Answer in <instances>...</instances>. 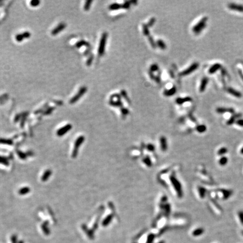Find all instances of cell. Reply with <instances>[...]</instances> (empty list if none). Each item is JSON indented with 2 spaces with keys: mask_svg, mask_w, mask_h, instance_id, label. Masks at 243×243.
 <instances>
[{
  "mask_svg": "<svg viewBox=\"0 0 243 243\" xmlns=\"http://www.w3.org/2000/svg\"><path fill=\"white\" fill-rule=\"evenodd\" d=\"M177 89L176 87L173 86L171 87V88H169L168 89H165L163 92V94L165 96L167 97H170L172 96H173L176 93Z\"/></svg>",
  "mask_w": 243,
  "mask_h": 243,
  "instance_id": "11",
  "label": "cell"
},
{
  "mask_svg": "<svg viewBox=\"0 0 243 243\" xmlns=\"http://www.w3.org/2000/svg\"><path fill=\"white\" fill-rule=\"evenodd\" d=\"M155 21H156V19L155 18H151L150 19L149 21H148V23L147 25L149 27H151V26H153L154 25Z\"/></svg>",
  "mask_w": 243,
  "mask_h": 243,
  "instance_id": "34",
  "label": "cell"
},
{
  "mask_svg": "<svg viewBox=\"0 0 243 243\" xmlns=\"http://www.w3.org/2000/svg\"><path fill=\"white\" fill-rule=\"evenodd\" d=\"M241 63H242V65H243V62H241Z\"/></svg>",
  "mask_w": 243,
  "mask_h": 243,
  "instance_id": "46",
  "label": "cell"
},
{
  "mask_svg": "<svg viewBox=\"0 0 243 243\" xmlns=\"http://www.w3.org/2000/svg\"><path fill=\"white\" fill-rule=\"evenodd\" d=\"M193 99L190 97H185V98H177L176 100V103L178 105H182L185 103L191 102Z\"/></svg>",
  "mask_w": 243,
  "mask_h": 243,
  "instance_id": "9",
  "label": "cell"
},
{
  "mask_svg": "<svg viewBox=\"0 0 243 243\" xmlns=\"http://www.w3.org/2000/svg\"><path fill=\"white\" fill-rule=\"evenodd\" d=\"M240 153H241V154H243V147H242V149L240 150Z\"/></svg>",
  "mask_w": 243,
  "mask_h": 243,
  "instance_id": "43",
  "label": "cell"
},
{
  "mask_svg": "<svg viewBox=\"0 0 243 243\" xmlns=\"http://www.w3.org/2000/svg\"><path fill=\"white\" fill-rule=\"evenodd\" d=\"M196 131H197L198 132H199V133H203V132H204L205 131H206V126H205V125H201L198 126L197 127H196Z\"/></svg>",
  "mask_w": 243,
  "mask_h": 243,
  "instance_id": "24",
  "label": "cell"
},
{
  "mask_svg": "<svg viewBox=\"0 0 243 243\" xmlns=\"http://www.w3.org/2000/svg\"><path fill=\"white\" fill-rule=\"evenodd\" d=\"M148 40H149V42L150 43V44L151 45V47L153 48H155L157 47V43L155 41H154V39L153 38V37H152V36H150L148 37Z\"/></svg>",
  "mask_w": 243,
  "mask_h": 243,
  "instance_id": "23",
  "label": "cell"
},
{
  "mask_svg": "<svg viewBox=\"0 0 243 243\" xmlns=\"http://www.w3.org/2000/svg\"><path fill=\"white\" fill-rule=\"evenodd\" d=\"M65 26V24L64 23H60L59 25H58L54 29H53L52 31V35H56L58 33H59L61 31H62L63 30H64Z\"/></svg>",
  "mask_w": 243,
  "mask_h": 243,
  "instance_id": "17",
  "label": "cell"
},
{
  "mask_svg": "<svg viewBox=\"0 0 243 243\" xmlns=\"http://www.w3.org/2000/svg\"><path fill=\"white\" fill-rule=\"evenodd\" d=\"M221 68H222V65L219 64V63H216V64H213L212 66L209 69V73L210 74H213Z\"/></svg>",
  "mask_w": 243,
  "mask_h": 243,
  "instance_id": "15",
  "label": "cell"
},
{
  "mask_svg": "<svg viewBox=\"0 0 243 243\" xmlns=\"http://www.w3.org/2000/svg\"><path fill=\"white\" fill-rule=\"evenodd\" d=\"M238 216H239L240 222L243 226V210H240L238 212Z\"/></svg>",
  "mask_w": 243,
  "mask_h": 243,
  "instance_id": "37",
  "label": "cell"
},
{
  "mask_svg": "<svg viewBox=\"0 0 243 243\" xmlns=\"http://www.w3.org/2000/svg\"><path fill=\"white\" fill-rule=\"evenodd\" d=\"M30 191L29 188H24L21 189L20 190H19V193L20 195H24V194H26V193H28L29 191Z\"/></svg>",
  "mask_w": 243,
  "mask_h": 243,
  "instance_id": "33",
  "label": "cell"
},
{
  "mask_svg": "<svg viewBox=\"0 0 243 243\" xmlns=\"http://www.w3.org/2000/svg\"><path fill=\"white\" fill-rule=\"evenodd\" d=\"M226 91H227V92H228V93L231 94L232 96L236 97V98H240L242 96V94L241 92L240 91L236 90V89L231 88V87H228V88H227Z\"/></svg>",
  "mask_w": 243,
  "mask_h": 243,
  "instance_id": "16",
  "label": "cell"
},
{
  "mask_svg": "<svg viewBox=\"0 0 243 243\" xmlns=\"http://www.w3.org/2000/svg\"><path fill=\"white\" fill-rule=\"evenodd\" d=\"M131 6V1H126L124 2L123 4H122V8L124 9H128Z\"/></svg>",
  "mask_w": 243,
  "mask_h": 243,
  "instance_id": "32",
  "label": "cell"
},
{
  "mask_svg": "<svg viewBox=\"0 0 243 243\" xmlns=\"http://www.w3.org/2000/svg\"><path fill=\"white\" fill-rule=\"evenodd\" d=\"M228 162V159L227 157H222V158H221L219 160V164L221 166H225L226 164Z\"/></svg>",
  "mask_w": 243,
  "mask_h": 243,
  "instance_id": "26",
  "label": "cell"
},
{
  "mask_svg": "<svg viewBox=\"0 0 243 243\" xmlns=\"http://www.w3.org/2000/svg\"><path fill=\"white\" fill-rule=\"evenodd\" d=\"M216 111L218 114H224L225 113H230L231 114H235V110L232 108H222L219 107L216 109Z\"/></svg>",
  "mask_w": 243,
  "mask_h": 243,
  "instance_id": "6",
  "label": "cell"
},
{
  "mask_svg": "<svg viewBox=\"0 0 243 243\" xmlns=\"http://www.w3.org/2000/svg\"><path fill=\"white\" fill-rule=\"evenodd\" d=\"M72 128V126L70 125H67L65 126H64V127H62V128H60L59 130H58L57 132V135L59 136H63L65 133H66L67 132L71 129Z\"/></svg>",
  "mask_w": 243,
  "mask_h": 243,
  "instance_id": "13",
  "label": "cell"
},
{
  "mask_svg": "<svg viewBox=\"0 0 243 243\" xmlns=\"http://www.w3.org/2000/svg\"><path fill=\"white\" fill-rule=\"evenodd\" d=\"M84 137L81 136L78 138L77 140L76 141V143H75V146H74V149L73 151V157H76V155H77V152L78 150V147H79V146L81 145L83 141H84Z\"/></svg>",
  "mask_w": 243,
  "mask_h": 243,
  "instance_id": "5",
  "label": "cell"
},
{
  "mask_svg": "<svg viewBox=\"0 0 243 243\" xmlns=\"http://www.w3.org/2000/svg\"><path fill=\"white\" fill-rule=\"evenodd\" d=\"M149 76H150V78H151V79H153V80H155V77H156V76H155V75L154 74V73H153L149 72Z\"/></svg>",
  "mask_w": 243,
  "mask_h": 243,
  "instance_id": "40",
  "label": "cell"
},
{
  "mask_svg": "<svg viewBox=\"0 0 243 243\" xmlns=\"http://www.w3.org/2000/svg\"><path fill=\"white\" fill-rule=\"evenodd\" d=\"M92 3V1H90V0H89V1H87L86 2V3H85V5L84 6V10L85 11L89 10V9L91 8V5Z\"/></svg>",
  "mask_w": 243,
  "mask_h": 243,
  "instance_id": "28",
  "label": "cell"
},
{
  "mask_svg": "<svg viewBox=\"0 0 243 243\" xmlns=\"http://www.w3.org/2000/svg\"><path fill=\"white\" fill-rule=\"evenodd\" d=\"M236 118L235 117V116L234 115H232L231 116V118L228 119L227 122V125H232V124H234L235 122H236Z\"/></svg>",
  "mask_w": 243,
  "mask_h": 243,
  "instance_id": "30",
  "label": "cell"
},
{
  "mask_svg": "<svg viewBox=\"0 0 243 243\" xmlns=\"http://www.w3.org/2000/svg\"><path fill=\"white\" fill-rule=\"evenodd\" d=\"M109 9L111 11L118 10L122 9V4L118 3H113L109 6Z\"/></svg>",
  "mask_w": 243,
  "mask_h": 243,
  "instance_id": "18",
  "label": "cell"
},
{
  "mask_svg": "<svg viewBox=\"0 0 243 243\" xmlns=\"http://www.w3.org/2000/svg\"><path fill=\"white\" fill-rule=\"evenodd\" d=\"M157 243H164V242L163 241H159V242H157Z\"/></svg>",
  "mask_w": 243,
  "mask_h": 243,
  "instance_id": "44",
  "label": "cell"
},
{
  "mask_svg": "<svg viewBox=\"0 0 243 243\" xmlns=\"http://www.w3.org/2000/svg\"><path fill=\"white\" fill-rule=\"evenodd\" d=\"M208 81L209 79L207 77H204L202 79H201L200 87H199V91H200V92H203L205 91L206 85L208 83Z\"/></svg>",
  "mask_w": 243,
  "mask_h": 243,
  "instance_id": "10",
  "label": "cell"
},
{
  "mask_svg": "<svg viewBox=\"0 0 243 243\" xmlns=\"http://www.w3.org/2000/svg\"><path fill=\"white\" fill-rule=\"evenodd\" d=\"M227 151L228 150L226 147H221V149H220V150L218 151V154L219 155H223L225 154H226Z\"/></svg>",
  "mask_w": 243,
  "mask_h": 243,
  "instance_id": "31",
  "label": "cell"
},
{
  "mask_svg": "<svg viewBox=\"0 0 243 243\" xmlns=\"http://www.w3.org/2000/svg\"><path fill=\"white\" fill-rule=\"evenodd\" d=\"M40 4V1H37V0H34V1H32L31 2V5L33 7H36L38 6Z\"/></svg>",
  "mask_w": 243,
  "mask_h": 243,
  "instance_id": "38",
  "label": "cell"
},
{
  "mask_svg": "<svg viewBox=\"0 0 243 243\" xmlns=\"http://www.w3.org/2000/svg\"><path fill=\"white\" fill-rule=\"evenodd\" d=\"M121 95L118 94H114L110 96V100H120Z\"/></svg>",
  "mask_w": 243,
  "mask_h": 243,
  "instance_id": "35",
  "label": "cell"
},
{
  "mask_svg": "<svg viewBox=\"0 0 243 243\" xmlns=\"http://www.w3.org/2000/svg\"><path fill=\"white\" fill-rule=\"evenodd\" d=\"M235 123L240 127H243V119H239L236 121Z\"/></svg>",
  "mask_w": 243,
  "mask_h": 243,
  "instance_id": "39",
  "label": "cell"
},
{
  "mask_svg": "<svg viewBox=\"0 0 243 243\" xmlns=\"http://www.w3.org/2000/svg\"><path fill=\"white\" fill-rule=\"evenodd\" d=\"M218 191H221L223 194V199L224 200H227L229 198L232 194V191L231 190H227V189H220Z\"/></svg>",
  "mask_w": 243,
  "mask_h": 243,
  "instance_id": "12",
  "label": "cell"
},
{
  "mask_svg": "<svg viewBox=\"0 0 243 243\" xmlns=\"http://www.w3.org/2000/svg\"><path fill=\"white\" fill-rule=\"evenodd\" d=\"M241 233H242V235H243V231H242V232H241Z\"/></svg>",
  "mask_w": 243,
  "mask_h": 243,
  "instance_id": "45",
  "label": "cell"
},
{
  "mask_svg": "<svg viewBox=\"0 0 243 243\" xmlns=\"http://www.w3.org/2000/svg\"><path fill=\"white\" fill-rule=\"evenodd\" d=\"M199 66V63H194L192 64L190 67L186 69L185 70H183V71L181 72L179 74V75L180 76H188V75L194 72V71L197 69Z\"/></svg>",
  "mask_w": 243,
  "mask_h": 243,
  "instance_id": "3",
  "label": "cell"
},
{
  "mask_svg": "<svg viewBox=\"0 0 243 243\" xmlns=\"http://www.w3.org/2000/svg\"><path fill=\"white\" fill-rule=\"evenodd\" d=\"M156 43H157V46L159 48H160L161 50H164L167 48V46L166 45V43H165V42L163 41V40L159 39V40H158L156 41Z\"/></svg>",
  "mask_w": 243,
  "mask_h": 243,
  "instance_id": "19",
  "label": "cell"
},
{
  "mask_svg": "<svg viewBox=\"0 0 243 243\" xmlns=\"http://www.w3.org/2000/svg\"><path fill=\"white\" fill-rule=\"evenodd\" d=\"M208 21L207 17H204L199 22L195 24L193 28V32L196 34V35H199L201 33L204 29L205 28L206 25V21Z\"/></svg>",
  "mask_w": 243,
  "mask_h": 243,
  "instance_id": "1",
  "label": "cell"
},
{
  "mask_svg": "<svg viewBox=\"0 0 243 243\" xmlns=\"http://www.w3.org/2000/svg\"><path fill=\"white\" fill-rule=\"evenodd\" d=\"M204 232V230L203 228H198L193 231V232H192V234L194 236H199L202 235Z\"/></svg>",
  "mask_w": 243,
  "mask_h": 243,
  "instance_id": "20",
  "label": "cell"
},
{
  "mask_svg": "<svg viewBox=\"0 0 243 243\" xmlns=\"http://www.w3.org/2000/svg\"><path fill=\"white\" fill-rule=\"evenodd\" d=\"M51 173V171L50 170H47V171H46L45 173H44V174H43V176L42 178V181H45L47 180L48 177L50 176Z\"/></svg>",
  "mask_w": 243,
  "mask_h": 243,
  "instance_id": "27",
  "label": "cell"
},
{
  "mask_svg": "<svg viewBox=\"0 0 243 243\" xmlns=\"http://www.w3.org/2000/svg\"><path fill=\"white\" fill-rule=\"evenodd\" d=\"M120 111L122 114L124 115H127L129 114V110H128L127 108H123V107H122V108H120Z\"/></svg>",
  "mask_w": 243,
  "mask_h": 243,
  "instance_id": "36",
  "label": "cell"
},
{
  "mask_svg": "<svg viewBox=\"0 0 243 243\" xmlns=\"http://www.w3.org/2000/svg\"><path fill=\"white\" fill-rule=\"evenodd\" d=\"M31 36V33L28 32H24L23 33L19 34L16 36V40L18 41V42H21L25 38H29Z\"/></svg>",
  "mask_w": 243,
  "mask_h": 243,
  "instance_id": "8",
  "label": "cell"
},
{
  "mask_svg": "<svg viewBox=\"0 0 243 243\" xmlns=\"http://www.w3.org/2000/svg\"><path fill=\"white\" fill-rule=\"evenodd\" d=\"M109 105L114 107H119V108H122L123 106V102L121 100H110L109 102Z\"/></svg>",
  "mask_w": 243,
  "mask_h": 243,
  "instance_id": "14",
  "label": "cell"
},
{
  "mask_svg": "<svg viewBox=\"0 0 243 243\" xmlns=\"http://www.w3.org/2000/svg\"><path fill=\"white\" fill-rule=\"evenodd\" d=\"M120 95H121L122 97V98H123L124 99H125L126 101H127V102L128 104H131V101H130L129 98H128L127 92H126L125 90V89H122V90H121Z\"/></svg>",
  "mask_w": 243,
  "mask_h": 243,
  "instance_id": "22",
  "label": "cell"
},
{
  "mask_svg": "<svg viewBox=\"0 0 243 243\" xmlns=\"http://www.w3.org/2000/svg\"><path fill=\"white\" fill-rule=\"evenodd\" d=\"M238 73H239V76L241 77V78L243 80V73L241 69H238Z\"/></svg>",
  "mask_w": 243,
  "mask_h": 243,
  "instance_id": "41",
  "label": "cell"
},
{
  "mask_svg": "<svg viewBox=\"0 0 243 243\" xmlns=\"http://www.w3.org/2000/svg\"><path fill=\"white\" fill-rule=\"evenodd\" d=\"M228 8L232 10L243 13V5H237L234 3H230L228 5Z\"/></svg>",
  "mask_w": 243,
  "mask_h": 243,
  "instance_id": "7",
  "label": "cell"
},
{
  "mask_svg": "<svg viewBox=\"0 0 243 243\" xmlns=\"http://www.w3.org/2000/svg\"><path fill=\"white\" fill-rule=\"evenodd\" d=\"M199 194H200V197L202 198H204L205 195V193H206L205 189L204 188H202V187H199Z\"/></svg>",
  "mask_w": 243,
  "mask_h": 243,
  "instance_id": "29",
  "label": "cell"
},
{
  "mask_svg": "<svg viewBox=\"0 0 243 243\" xmlns=\"http://www.w3.org/2000/svg\"><path fill=\"white\" fill-rule=\"evenodd\" d=\"M92 60H93V57H91V58H89L88 61V62H87V63H88V65H90L91 64V62H92Z\"/></svg>",
  "mask_w": 243,
  "mask_h": 243,
  "instance_id": "42",
  "label": "cell"
},
{
  "mask_svg": "<svg viewBox=\"0 0 243 243\" xmlns=\"http://www.w3.org/2000/svg\"><path fill=\"white\" fill-rule=\"evenodd\" d=\"M149 26H147V24H142V32L143 34L147 37L150 36V31L149 29Z\"/></svg>",
  "mask_w": 243,
  "mask_h": 243,
  "instance_id": "21",
  "label": "cell"
},
{
  "mask_svg": "<svg viewBox=\"0 0 243 243\" xmlns=\"http://www.w3.org/2000/svg\"><path fill=\"white\" fill-rule=\"evenodd\" d=\"M87 88L86 87H82V88L79 89V91L78 92V93L75 95L73 98H72V99L70 100V104H74L75 103H76L77 101H78L80 99V98H81L82 96H83V95L86 93L87 92Z\"/></svg>",
  "mask_w": 243,
  "mask_h": 243,
  "instance_id": "4",
  "label": "cell"
},
{
  "mask_svg": "<svg viewBox=\"0 0 243 243\" xmlns=\"http://www.w3.org/2000/svg\"><path fill=\"white\" fill-rule=\"evenodd\" d=\"M107 38H108V33L106 32L103 33L100 41L98 48V53L100 56H103L105 53Z\"/></svg>",
  "mask_w": 243,
  "mask_h": 243,
  "instance_id": "2",
  "label": "cell"
},
{
  "mask_svg": "<svg viewBox=\"0 0 243 243\" xmlns=\"http://www.w3.org/2000/svg\"><path fill=\"white\" fill-rule=\"evenodd\" d=\"M159 68L158 65L157 64H153L150 67V71L149 72H152V73H154L155 72L159 71Z\"/></svg>",
  "mask_w": 243,
  "mask_h": 243,
  "instance_id": "25",
  "label": "cell"
}]
</instances>
